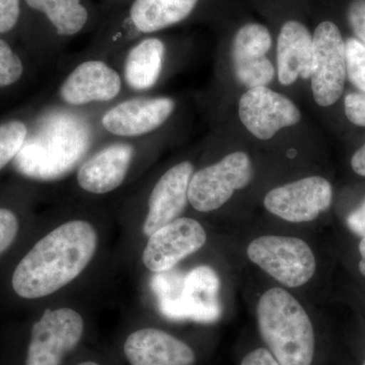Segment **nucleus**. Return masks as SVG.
Masks as SVG:
<instances>
[{
    "label": "nucleus",
    "mask_w": 365,
    "mask_h": 365,
    "mask_svg": "<svg viewBox=\"0 0 365 365\" xmlns=\"http://www.w3.org/2000/svg\"><path fill=\"white\" fill-rule=\"evenodd\" d=\"M97 246V232L90 223L72 220L60 225L40 240L16 266L14 292L26 299L54 294L85 270Z\"/></svg>",
    "instance_id": "1"
},
{
    "label": "nucleus",
    "mask_w": 365,
    "mask_h": 365,
    "mask_svg": "<svg viewBox=\"0 0 365 365\" xmlns=\"http://www.w3.org/2000/svg\"><path fill=\"white\" fill-rule=\"evenodd\" d=\"M250 260L287 287L306 284L316 272L317 262L309 245L299 237L264 235L247 249Z\"/></svg>",
    "instance_id": "2"
},
{
    "label": "nucleus",
    "mask_w": 365,
    "mask_h": 365,
    "mask_svg": "<svg viewBox=\"0 0 365 365\" xmlns=\"http://www.w3.org/2000/svg\"><path fill=\"white\" fill-rule=\"evenodd\" d=\"M83 317L68 307L46 309L34 324L25 365H63L83 340Z\"/></svg>",
    "instance_id": "3"
},
{
    "label": "nucleus",
    "mask_w": 365,
    "mask_h": 365,
    "mask_svg": "<svg viewBox=\"0 0 365 365\" xmlns=\"http://www.w3.org/2000/svg\"><path fill=\"white\" fill-rule=\"evenodd\" d=\"M252 178L253 165L249 155L242 151L230 153L192 176L189 202L200 212L216 210L227 203L235 191L248 186Z\"/></svg>",
    "instance_id": "4"
},
{
    "label": "nucleus",
    "mask_w": 365,
    "mask_h": 365,
    "mask_svg": "<svg viewBox=\"0 0 365 365\" xmlns=\"http://www.w3.org/2000/svg\"><path fill=\"white\" fill-rule=\"evenodd\" d=\"M313 45V71L309 78L314 100L321 107H330L342 96L347 78L345 41L339 28L325 21L317 26Z\"/></svg>",
    "instance_id": "5"
},
{
    "label": "nucleus",
    "mask_w": 365,
    "mask_h": 365,
    "mask_svg": "<svg viewBox=\"0 0 365 365\" xmlns=\"http://www.w3.org/2000/svg\"><path fill=\"white\" fill-rule=\"evenodd\" d=\"M332 185L325 178H304L269 191L264 206L289 222H313L332 204Z\"/></svg>",
    "instance_id": "6"
},
{
    "label": "nucleus",
    "mask_w": 365,
    "mask_h": 365,
    "mask_svg": "<svg viewBox=\"0 0 365 365\" xmlns=\"http://www.w3.org/2000/svg\"><path fill=\"white\" fill-rule=\"evenodd\" d=\"M242 125L261 140L272 138L281 129L294 126L302 113L292 101L267 86L249 88L239 103Z\"/></svg>",
    "instance_id": "7"
},
{
    "label": "nucleus",
    "mask_w": 365,
    "mask_h": 365,
    "mask_svg": "<svg viewBox=\"0 0 365 365\" xmlns=\"http://www.w3.org/2000/svg\"><path fill=\"white\" fill-rule=\"evenodd\" d=\"M207 235L193 218H177L153 232L143 255V264L153 273L173 270L182 259L205 245Z\"/></svg>",
    "instance_id": "8"
},
{
    "label": "nucleus",
    "mask_w": 365,
    "mask_h": 365,
    "mask_svg": "<svg viewBox=\"0 0 365 365\" xmlns=\"http://www.w3.org/2000/svg\"><path fill=\"white\" fill-rule=\"evenodd\" d=\"M220 280L208 266H199L185 275L181 297L160 307L163 317L174 321L192 319L198 323H215L222 316Z\"/></svg>",
    "instance_id": "9"
},
{
    "label": "nucleus",
    "mask_w": 365,
    "mask_h": 365,
    "mask_svg": "<svg viewBox=\"0 0 365 365\" xmlns=\"http://www.w3.org/2000/svg\"><path fill=\"white\" fill-rule=\"evenodd\" d=\"M272 46V37L265 26L247 24L235 34L232 45L235 78L248 88L267 86L275 68L266 54Z\"/></svg>",
    "instance_id": "10"
},
{
    "label": "nucleus",
    "mask_w": 365,
    "mask_h": 365,
    "mask_svg": "<svg viewBox=\"0 0 365 365\" xmlns=\"http://www.w3.org/2000/svg\"><path fill=\"white\" fill-rule=\"evenodd\" d=\"M125 359L130 365H196L195 349L167 331L143 328L127 336Z\"/></svg>",
    "instance_id": "11"
},
{
    "label": "nucleus",
    "mask_w": 365,
    "mask_h": 365,
    "mask_svg": "<svg viewBox=\"0 0 365 365\" xmlns=\"http://www.w3.org/2000/svg\"><path fill=\"white\" fill-rule=\"evenodd\" d=\"M193 172L191 163L182 162L170 168L158 180L148 201L150 210L143 225L144 235L150 237L179 218L189 201V184Z\"/></svg>",
    "instance_id": "12"
},
{
    "label": "nucleus",
    "mask_w": 365,
    "mask_h": 365,
    "mask_svg": "<svg viewBox=\"0 0 365 365\" xmlns=\"http://www.w3.org/2000/svg\"><path fill=\"white\" fill-rule=\"evenodd\" d=\"M174 109L175 102L170 98H133L106 113L102 124L114 135L140 136L162 126Z\"/></svg>",
    "instance_id": "13"
},
{
    "label": "nucleus",
    "mask_w": 365,
    "mask_h": 365,
    "mask_svg": "<svg viewBox=\"0 0 365 365\" xmlns=\"http://www.w3.org/2000/svg\"><path fill=\"white\" fill-rule=\"evenodd\" d=\"M119 73L105 62L91 60L79 64L60 88V98L69 105L108 102L121 91Z\"/></svg>",
    "instance_id": "14"
},
{
    "label": "nucleus",
    "mask_w": 365,
    "mask_h": 365,
    "mask_svg": "<svg viewBox=\"0 0 365 365\" xmlns=\"http://www.w3.org/2000/svg\"><path fill=\"white\" fill-rule=\"evenodd\" d=\"M314 63L313 35L299 21H288L281 26L277 40L278 79L290 86L302 78H311Z\"/></svg>",
    "instance_id": "15"
},
{
    "label": "nucleus",
    "mask_w": 365,
    "mask_h": 365,
    "mask_svg": "<svg viewBox=\"0 0 365 365\" xmlns=\"http://www.w3.org/2000/svg\"><path fill=\"white\" fill-rule=\"evenodd\" d=\"M129 144L108 146L79 168L78 182L81 188L93 194H106L121 186L133 158Z\"/></svg>",
    "instance_id": "16"
},
{
    "label": "nucleus",
    "mask_w": 365,
    "mask_h": 365,
    "mask_svg": "<svg viewBox=\"0 0 365 365\" xmlns=\"http://www.w3.org/2000/svg\"><path fill=\"white\" fill-rule=\"evenodd\" d=\"M199 0H134L130 20L141 33L165 30L186 20Z\"/></svg>",
    "instance_id": "17"
},
{
    "label": "nucleus",
    "mask_w": 365,
    "mask_h": 365,
    "mask_svg": "<svg viewBox=\"0 0 365 365\" xmlns=\"http://www.w3.org/2000/svg\"><path fill=\"white\" fill-rule=\"evenodd\" d=\"M165 44L148 38L134 46L125 62V79L134 91H148L157 83L165 59Z\"/></svg>",
    "instance_id": "18"
},
{
    "label": "nucleus",
    "mask_w": 365,
    "mask_h": 365,
    "mask_svg": "<svg viewBox=\"0 0 365 365\" xmlns=\"http://www.w3.org/2000/svg\"><path fill=\"white\" fill-rule=\"evenodd\" d=\"M31 9L44 14L60 36H74L88 20V11L81 0H25Z\"/></svg>",
    "instance_id": "19"
},
{
    "label": "nucleus",
    "mask_w": 365,
    "mask_h": 365,
    "mask_svg": "<svg viewBox=\"0 0 365 365\" xmlns=\"http://www.w3.org/2000/svg\"><path fill=\"white\" fill-rule=\"evenodd\" d=\"M28 128L21 121H9L0 125V170L21 150Z\"/></svg>",
    "instance_id": "20"
},
{
    "label": "nucleus",
    "mask_w": 365,
    "mask_h": 365,
    "mask_svg": "<svg viewBox=\"0 0 365 365\" xmlns=\"http://www.w3.org/2000/svg\"><path fill=\"white\" fill-rule=\"evenodd\" d=\"M185 275L169 270L155 273L151 279V288L157 295L158 307L173 304L181 297Z\"/></svg>",
    "instance_id": "21"
},
{
    "label": "nucleus",
    "mask_w": 365,
    "mask_h": 365,
    "mask_svg": "<svg viewBox=\"0 0 365 365\" xmlns=\"http://www.w3.org/2000/svg\"><path fill=\"white\" fill-rule=\"evenodd\" d=\"M346 73L355 88L365 91V48L355 38L345 42Z\"/></svg>",
    "instance_id": "22"
},
{
    "label": "nucleus",
    "mask_w": 365,
    "mask_h": 365,
    "mask_svg": "<svg viewBox=\"0 0 365 365\" xmlns=\"http://www.w3.org/2000/svg\"><path fill=\"white\" fill-rule=\"evenodd\" d=\"M20 57L6 41L0 39V88L14 85L23 76Z\"/></svg>",
    "instance_id": "23"
},
{
    "label": "nucleus",
    "mask_w": 365,
    "mask_h": 365,
    "mask_svg": "<svg viewBox=\"0 0 365 365\" xmlns=\"http://www.w3.org/2000/svg\"><path fill=\"white\" fill-rule=\"evenodd\" d=\"M19 232V220L13 211L0 208V255L11 246Z\"/></svg>",
    "instance_id": "24"
},
{
    "label": "nucleus",
    "mask_w": 365,
    "mask_h": 365,
    "mask_svg": "<svg viewBox=\"0 0 365 365\" xmlns=\"http://www.w3.org/2000/svg\"><path fill=\"white\" fill-rule=\"evenodd\" d=\"M344 109L346 117L352 124L365 127V91L348 93Z\"/></svg>",
    "instance_id": "25"
},
{
    "label": "nucleus",
    "mask_w": 365,
    "mask_h": 365,
    "mask_svg": "<svg viewBox=\"0 0 365 365\" xmlns=\"http://www.w3.org/2000/svg\"><path fill=\"white\" fill-rule=\"evenodd\" d=\"M348 21L357 39L365 48V0H352L347 11Z\"/></svg>",
    "instance_id": "26"
},
{
    "label": "nucleus",
    "mask_w": 365,
    "mask_h": 365,
    "mask_svg": "<svg viewBox=\"0 0 365 365\" xmlns=\"http://www.w3.org/2000/svg\"><path fill=\"white\" fill-rule=\"evenodd\" d=\"M20 0H0V34L13 30L20 19Z\"/></svg>",
    "instance_id": "27"
},
{
    "label": "nucleus",
    "mask_w": 365,
    "mask_h": 365,
    "mask_svg": "<svg viewBox=\"0 0 365 365\" xmlns=\"http://www.w3.org/2000/svg\"><path fill=\"white\" fill-rule=\"evenodd\" d=\"M239 365H280L265 346L252 348L242 355Z\"/></svg>",
    "instance_id": "28"
},
{
    "label": "nucleus",
    "mask_w": 365,
    "mask_h": 365,
    "mask_svg": "<svg viewBox=\"0 0 365 365\" xmlns=\"http://www.w3.org/2000/svg\"><path fill=\"white\" fill-rule=\"evenodd\" d=\"M347 225L355 235L365 237V200L348 216Z\"/></svg>",
    "instance_id": "29"
},
{
    "label": "nucleus",
    "mask_w": 365,
    "mask_h": 365,
    "mask_svg": "<svg viewBox=\"0 0 365 365\" xmlns=\"http://www.w3.org/2000/svg\"><path fill=\"white\" fill-rule=\"evenodd\" d=\"M351 167L357 175L365 178V143L353 155Z\"/></svg>",
    "instance_id": "30"
},
{
    "label": "nucleus",
    "mask_w": 365,
    "mask_h": 365,
    "mask_svg": "<svg viewBox=\"0 0 365 365\" xmlns=\"http://www.w3.org/2000/svg\"><path fill=\"white\" fill-rule=\"evenodd\" d=\"M359 253L361 256V260L359 262V271L362 275L365 276V237L361 240L359 244Z\"/></svg>",
    "instance_id": "31"
},
{
    "label": "nucleus",
    "mask_w": 365,
    "mask_h": 365,
    "mask_svg": "<svg viewBox=\"0 0 365 365\" xmlns=\"http://www.w3.org/2000/svg\"><path fill=\"white\" fill-rule=\"evenodd\" d=\"M76 365H103L101 364L100 362L96 361V360H83V361L78 362V364Z\"/></svg>",
    "instance_id": "32"
},
{
    "label": "nucleus",
    "mask_w": 365,
    "mask_h": 365,
    "mask_svg": "<svg viewBox=\"0 0 365 365\" xmlns=\"http://www.w3.org/2000/svg\"><path fill=\"white\" fill-rule=\"evenodd\" d=\"M362 365H365V359H364V364H362Z\"/></svg>",
    "instance_id": "33"
}]
</instances>
